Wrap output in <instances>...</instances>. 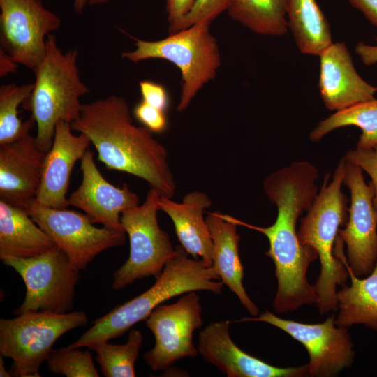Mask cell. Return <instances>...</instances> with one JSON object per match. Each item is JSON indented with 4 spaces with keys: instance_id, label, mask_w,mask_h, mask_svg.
Returning <instances> with one entry per match:
<instances>
[{
    "instance_id": "cell-1",
    "label": "cell",
    "mask_w": 377,
    "mask_h": 377,
    "mask_svg": "<svg viewBox=\"0 0 377 377\" xmlns=\"http://www.w3.org/2000/svg\"><path fill=\"white\" fill-rule=\"evenodd\" d=\"M317 178V169L304 161H295L265 178V192L277 208L276 221L269 226H255L228 215L237 226L257 230L267 237L269 246L265 255L274 264L277 280L273 308L279 313L316 303L314 286L309 283L306 274L309 264L318 258V253L302 244L296 225L300 216L307 212L318 194L315 184Z\"/></svg>"
},
{
    "instance_id": "cell-2",
    "label": "cell",
    "mask_w": 377,
    "mask_h": 377,
    "mask_svg": "<svg viewBox=\"0 0 377 377\" xmlns=\"http://www.w3.org/2000/svg\"><path fill=\"white\" fill-rule=\"evenodd\" d=\"M70 125L89 138L107 168L140 177L162 196L173 197L176 184L167 149L153 132L133 124L125 98L111 95L83 103L80 117Z\"/></svg>"
},
{
    "instance_id": "cell-3",
    "label": "cell",
    "mask_w": 377,
    "mask_h": 377,
    "mask_svg": "<svg viewBox=\"0 0 377 377\" xmlns=\"http://www.w3.org/2000/svg\"><path fill=\"white\" fill-rule=\"evenodd\" d=\"M175 248L173 257L151 288L96 318L88 330L67 347L91 349L96 343L121 337L134 325L146 320L163 302L177 295L198 290L221 293L223 283L212 267L200 259L191 258L181 244Z\"/></svg>"
},
{
    "instance_id": "cell-4",
    "label": "cell",
    "mask_w": 377,
    "mask_h": 377,
    "mask_svg": "<svg viewBox=\"0 0 377 377\" xmlns=\"http://www.w3.org/2000/svg\"><path fill=\"white\" fill-rule=\"evenodd\" d=\"M346 164L345 157L341 158L331 182L330 172L325 176L320 190L306 216L300 220L297 230L302 244L313 248L320 262V273L313 286L316 304L322 315L338 310L337 287L346 284L349 278L345 264L334 254L339 228L348 218V200L341 191Z\"/></svg>"
},
{
    "instance_id": "cell-5",
    "label": "cell",
    "mask_w": 377,
    "mask_h": 377,
    "mask_svg": "<svg viewBox=\"0 0 377 377\" xmlns=\"http://www.w3.org/2000/svg\"><path fill=\"white\" fill-rule=\"evenodd\" d=\"M77 56L76 48L62 52L55 36L50 34L44 58L33 71V89L22 105L31 113L36 142L45 153L52 147L57 124L77 120L82 106L80 98L89 92L79 75Z\"/></svg>"
},
{
    "instance_id": "cell-6",
    "label": "cell",
    "mask_w": 377,
    "mask_h": 377,
    "mask_svg": "<svg viewBox=\"0 0 377 377\" xmlns=\"http://www.w3.org/2000/svg\"><path fill=\"white\" fill-rule=\"evenodd\" d=\"M210 24L196 23L159 40L134 38L135 50L124 52L121 58L133 63L159 59L175 64L182 76L177 110L183 112L204 85L216 77L221 66L219 45L209 31Z\"/></svg>"
},
{
    "instance_id": "cell-7",
    "label": "cell",
    "mask_w": 377,
    "mask_h": 377,
    "mask_svg": "<svg viewBox=\"0 0 377 377\" xmlns=\"http://www.w3.org/2000/svg\"><path fill=\"white\" fill-rule=\"evenodd\" d=\"M83 311L55 313L29 311L13 318L0 319V355L9 357L11 376L36 377L54 343L67 332L84 326Z\"/></svg>"
},
{
    "instance_id": "cell-8",
    "label": "cell",
    "mask_w": 377,
    "mask_h": 377,
    "mask_svg": "<svg viewBox=\"0 0 377 377\" xmlns=\"http://www.w3.org/2000/svg\"><path fill=\"white\" fill-rule=\"evenodd\" d=\"M161 194L151 188L144 203L124 211L121 223L129 239V256L113 274L112 288L123 289L134 281L161 274L173 257V247L167 232L158 222Z\"/></svg>"
},
{
    "instance_id": "cell-9",
    "label": "cell",
    "mask_w": 377,
    "mask_h": 377,
    "mask_svg": "<svg viewBox=\"0 0 377 377\" xmlns=\"http://www.w3.org/2000/svg\"><path fill=\"white\" fill-rule=\"evenodd\" d=\"M3 263L15 270L26 288L15 315L29 311L65 313L72 310L80 274L58 246L35 257L7 258Z\"/></svg>"
},
{
    "instance_id": "cell-10",
    "label": "cell",
    "mask_w": 377,
    "mask_h": 377,
    "mask_svg": "<svg viewBox=\"0 0 377 377\" xmlns=\"http://www.w3.org/2000/svg\"><path fill=\"white\" fill-rule=\"evenodd\" d=\"M25 210L79 271L101 252L126 242L125 231L97 228L86 214L45 207L35 199Z\"/></svg>"
},
{
    "instance_id": "cell-11",
    "label": "cell",
    "mask_w": 377,
    "mask_h": 377,
    "mask_svg": "<svg viewBox=\"0 0 377 377\" xmlns=\"http://www.w3.org/2000/svg\"><path fill=\"white\" fill-rule=\"evenodd\" d=\"M195 292L181 295L175 303L160 304L145 320L155 345L143 357L152 370H165L179 360L198 355L193 333L203 323L202 306Z\"/></svg>"
},
{
    "instance_id": "cell-12",
    "label": "cell",
    "mask_w": 377,
    "mask_h": 377,
    "mask_svg": "<svg viewBox=\"0 0 377 377\" xmlns=\"http://www.w3.org/2000/svg\"><path fill=\"white\" fill-rule=\"evenodd\" d=\"M264 322L288 334L302 343L309 355L308 375L337 376L349 368L355 358L354 346L346 327L335 324V316L321 323H303L276 316L268 310L253 318H242L237 323Z\"/></svg>"
},
{
    "instance_id": "cell-13",
    "label": "cell",
    "mask_w": 377,
    "mask_h": 377,
    "mask_svg": "<svg viewBox=\"0 0 377 377\" xmlns=\"http://www.w3.org/2000/svg\"><path fill=\"white\" fill-rule=\"evenodd\" d=\"M0 48L34 71L46 52V38L60 27L59 17L40 0H0Z\"/></svg>"
},
{
    "instance_id": "cell-14",
    "label": "cell",
    "mask_w": 377,
    "mask_h": 377,
    "mask_svg": "<svg viewBox=\"0 0 377 377\" xmlns=\"http://www.w3.org/2000/svg\"><path fill=\"white\" fill-rule=\"evenodd\" d=\"M362 172L359 166L346 161L343 184L350 191V205L346 227L338 232L347 246L348 266L358 277L368 276L377 260L375 193L371 182H365Z\"/></svg>"
},
{
    "instance_id": "cell-15",
    "label": "cell",
    "mask_w": 377,
    "mask_h": 377,
    "mask_svg": "<svg viewBox=\"0 0 377 377\" xmlns=\"http://www.w3.org/2000/svg\"><path fill=\"white\" fill-rule=\"evenodd\" d=\"M82 182L68 198V205L77 207L94 223L124 231L121 223L122 212L139 205L138 195L127 184L117 187L101 175L94 160V153L88 149L80 159Z\"/></svg>"
},
{
    "instance_id": "cell-16",
    "label": "cell",
    "mask_w": 377,
    "mask_h": 377,
    "mask_svg": "<svg viewBox=\"0 0 377 377\" xmlns=\"http://www.w3.org/2000/svg\"><path fill=\"white\" fill-rule=\"evenodd\" d=\"M230 321L213 322L198 337V353L228 377H300L308 375V365L277 367L241 350L229 333Z\"/></svg>"
},
{
    "instance_id": "cell-17",
    "label": "cell",
    "mask_w": 377,
    "mask_h": 377,
    "mask_svg": "<svg viewBox=\"0 0 377 377\" xmlns=\"http://www.w3.org/2000/svg\"><path fill=\"white\" fill-rule=\"evenodd\" d=\"M45 154L29 133L0 145V200L26 209L36 196Z\"/></svg>"
},
{
    "instance_id": "cell-18",
    "label": "cell",
    "mask_w": 377,
    "mask_h": 377,
    "mask_svg": "<svg viewBox=\"0 0 377 377\" xmlns=\"http://www.w3.org/2000/svg\"><path fill=\"white\" fill-rule=\"evenodd\" d=\"M68 122L61 120L55 128L50 149L45 154L40 184L35 198L43 206L66 209V194L74 165L89 149L91 141L84 133H72Z\"/></svg>"
},
{
    "instance_id": "cell-19",
    "label": "cell",
    "mask_w": 377,
    "mask_h": 377,
    "mask_svg": "<svg viewBox=\"0 0 377 377\" xmlns=\"http://www.w3.org/2000/svg\"><path fill=\"white\" fill-rule=\"evenodd\" d=\"M318 88L325 107L339 111L374 98L377 87L357 73L346 44L332 43L319 55Z\"/></svg>"
},
{
    "instance_id": "cell-20",
    "label": "cell",
    "mask_w": 377,
    "mask_h": 377,
    "mask_svg": "<svg viewBox=\"0 0 377 377\" xmlns=\"http://www.w3.org/2000/svg\"><path fill=\"white\" fill-rule=\"evenodd\" d=\"M212 204L208 196L199 191L186 194L180 202L162 195L159 200L160 209L172 221L180 244L208 267L212 265L213 241L204 213Z\"/></svg>"
},
{
    "instance_id": "cell-21",
    "label": "cell",
    "mask_w": 377,
    "mask_h": 377,
    "mask_svg": "<svg viewBox=\"0 0 377 377\" xmlns=\"http://www.w3.org/2000/svg\"><path fill=\"white\" fill-rule=\"evenodd\" d=\"M205 219L213 241L212 267L247 311L258 316L259 309L249 298L242 283L244 267L239 254L240 236L237 225L227 215L216 212L208 214Z\"/></svg>"
},
{
    "instance_id": "cell-22",
    "label": "cell",
    "mask_w": 377,
    "mask_h": 377,
    "mask_svg": "<svg viewBox=\"0 0 377 377\" xmlns=\"http://www.w3.org/2000/svg\"><path fill=\"white\" fill-rule=\"evenodd\" d=\"M343 244V241L338 237L334 254L345 264L351 283L342 286L337 293L339 312L335 324L346 328L362 324L377 332V260L373 271L360 279L349 267Z\"/></svg>"
},
{
    "instance_id": "cell-23",
    "label": "cell",
    "mask_w": 377,
    "mask_h": 377,
    "mask_svg": "<svg viewBox=\"0 0 377 377\" xmlns=\"http://www.w3.org/2000/svg\"><path fill=\"white\" fill-rule=\"evenodd\" d=\"M56 246L27 212L0 200V258H28Z\"/></svg>"
},
{
    "instance_id": "cell-24",
    "label": "cell",
    "mask_w": 377,
    "mask_h": 377,
    "mask_svg": "<svg viewBox=\"0 0 377 377\" xmlns=\"http://www.w3.org/2000/svg\"><path fill=\"white\" fill-rule=\"evenodd\" d=\"M287 18L301 53L318 56L333 43L329 23L316 0H288Z\"/></svg>"
},
{
    "instance_id": "cell-25",
    "label": "cell",
    "mask_w": 377,
    "mask_h": 377,
    "mask_svg": "<svg viewBox=\"0 0 377 377\" xmlns=\"http://www.w3.org/2000/svg\"><path fill=\"white\" fill-rule=\"evenodd\" d=\"M288 0H232L229 16L252 31L283 36L288 30Z\"/></svg>"
},
{
    "instance_id": "cell-26",
    "label": "cell",
    "mask_w": 377,
    "mask_h": 377,
    "mask_svg": "<svg viewBox=\"0 0 377 377\" xmlns=\"http://www.w3.org/2000/svg\"><path fill=\"white\" fill-rule=\"evenodd\" d=\"M355 126L362 133L357 148L367 149L377 145V99L373 98L355 104L320 121L311 131L312 142L320 140L327 133L339 128Z\"/></svg>"
},
{
    "instance_id": "cell-27",
    "label": "cell",
    "mask_w": 377,
    "mask_h": 377,
    "mask_svg": "<svg viewBox=\"0 0 377 377\" xmlns=\"http://www.w3.org/2000/svg\"><path fill=\"white\" fill-rule=\"evenodd\" d=\"M143 342V336L138 330H131L128 341L116 345L103 341L94 345V350L103 375L105 377H134L135 363Z\"/></svg>"
},
{
    "instance_id": "cell-28",
    "label": "cell",
    "mask_w": 377,
    "mask_h": 377,
    "mask_svg": "<svg viewBox=\"0 0 377 377\" xmlns=\"http://www.w3.org/2000/svg\"><path fill=\"white\" fill-rule=\"evenodd\" d=\"M33 83L0 87V145L15 141L29 133L34 121L22 122L18 117V106L30 96Z\"/></svg>"
},
{
    "instance_id": "cell-29",
    "label": "cell",
    "mask_w": 377,
    "mask_h": 377,
    "mask_svg": "<svg viewBox=\"0 0 377 377\" xmlns=\"http://www.w3.org/2000/svg\"><path fill=\"white\" fill-rule=\"evenodd\" d=\"M47 369L53 374L66 377H98L89 350L68 347L53 349L46 360Z\"/></svg>"
},
{
    "instance_id": "cell-30",
    "label": "cell",
    "mask_w": 377,
    "mask_h": 377,
    "mask_svg": "<svg viewBox=\"0 0 377 377\" xmlns=\"http://www.w3.org/2000/svg\"><path fill=\"white\" fill-rule=\"evenodd\" d=\"M232 1V0H197L191 11L179 24L175 33L196 23L212 22L215 17L228 10Z\"/></svg>"
},
{
    "instance_id": "cell-31",
    "label": "cell",
    "mask_w": 377,
    "mask_h": 377,
    "mask_svg": "<svg viewBox=\"0 0 377 377\" xmlns=\"http://www.w3.org/2000/svg\"><path fill=\"white\" fill-rule=\"evenodd\" d=\"M344 157L370 176L375 193L374 202L377 207V145L371 148L348 150Z\"/></svg>"
},
{
    "instance_id": "cell-32",
    "label": "cell",
    "mask_w": 377,
    "mask_h": 377,
    "mask_svg": "<svg viewBox=\"0 0 377 377\" xmlns=\"http://www.w3.org/2000/svg\"><path fill=\"white\" fill-rule=\"evenodd\" d=\"M133 115L143 126L153 133H162L168 126L165 112L157 109L142 100L133 108Z\"/></svg>"
},
{
    "instance_id": "cell-33",
    "label": "cell",
    "mask_w": 377,
    "mask_h": 377,
    "mask_svg": "<svg viewBox=\"0 0 377 377\" xmlns=\"http://www.w3.org/2000/svg\"><path fill=\"white\" fill-rule=\"evenodd\" d=\"M139 84L143 101L163 112L168 110L170 96L163 84L151 80H142Z\"/></svg>"
},
{
    "instance_id": "cell-34",
    "label": "cell",
    "mask_w": 377,
    "mask_h": 377,
    "mask_svg": "<svg viewBox=\"0 0 377 377\" xmlns=\"http://www.w3.org/2000/svg\"><path fill=\"white\" fill-rule=\"evenodd\" d=\"M197 0H167L166 13L169 34L175 33L182 20L191 11Z\"/></svg>"
},
{
    "instance_id": "cell-35",
    "label": "cell",
    "mask_w": 377,
    "mask_h": 377,
    "mask_svg": "<svg viewBox=\"0 0 377 377\" xmlns=\"http://www.w3.org/2000/svg\"><path fill=\"white\" fill-rule=\"evenodd\" d=\"M360 10L371 24L377 28V0H348Z\"/></svg>"
},
{
    "instance_id": "cell-36",
    "label": "cell",
    "mask_w": 377,
    "mask_h": 377,
    "mask_svg": "<svg viewBox=\"0 0 377 377\" xmlns=\"http://www.w3.org/2000/svg\"><path fill=\"white\" fill-rule=\"evenodd\" d=\"M355 51L364 65L370 66L377 63V44L370 45L359 42Z\"/></svg>"
},
{
    "instance_id": "cell-37",
    "label": "cell",
    "mask_w": 377,
    "mask_h": 377,
    "mask_svg": "<svg viewBox=\"0 0 377 377\" xmlns=\"http://www.w3.org/2000/svg\"><path fill=\"white\" fill-rule=\"evenodd\" d=\"M17 68V64L3 50L0 48V77L15 73Z\"/></svg>"
},
{
    "instance_id": "cell-38",
    "label": "cell",
    "mask_w": 377,
    "mask_h": 377,
    "mask_svg": "<svg viewBox=\"0 0 377 377\" xmlns=\"http://www.w3.org/2000/svg\"><path fill=\"white\" fill-rule=\"evenodd\" d=\"M87 4L88 0H73L74 10L76 13L82 15Z\"/></svg>"
},
{
    "instance_id": "cell-39",
    "label": "cell",
    "mask_w": 377,
    "mask_h": 377,
    "mask_svg": "<svg viewBox=\"0 0 377 377\" xmlns=\"http://www.w3.org/2000/svg\"><path fill=\"white\" fill-rule=\"evenodd\" d=\"M0 376L1 377H10L11 376L9 371H7L4 366L3 357L0 356Z\"/></svg>"
},
{
    "instance_id": "cell-40",
    "label": "cell",
    "mask_w": 377,
    "mask_h": 377,
    "mask_svg": "<svg viewBox=\"0 0 377 377\" xmlns=\"http://www.w3.org/2000/svg\"><path fill=\"white\" fill-rule=\"evenodd\" d=\"M110 0H88V4L89 5H100L105 3Z\"/></svg>"
}]
</instances>
